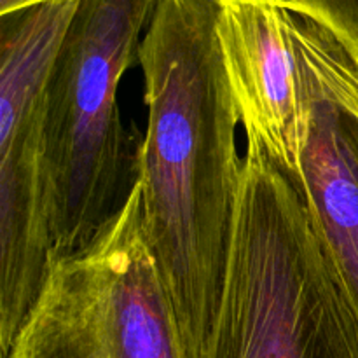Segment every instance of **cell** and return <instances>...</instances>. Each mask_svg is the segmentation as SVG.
Listing matches in <instances>:
<instances>
[{"mask_svg":"<svg viewBox=\"0 0 358 358\" xmlns=\"http://www.w3.org/2000/svg\"><path fill=\"white\" fill-rule=\"evenodd\" d=\"M219 10L220 0H159L138 52L143 224L185 358H198L219 315L243 163Z\"/></svg>","mask_w":358,"mask_h":358,"instance_id":"cell-1","label":"cell"},{"mask_svg":"<svg viewBox=\"0 0 358 358\" xmlns=\"http://www.w3.org/2000/svg\"><path fill=\"white\" fill-rule=\"evenodd\" d=\"M220 310L198 358H358V320L299 185L247 131Z\"/></svg>","mask_w":358,"mask_h":358,"instance_id":"cell-2","label":"cell"},{"mask_svg":"<svg viewBox=\"0 0 358 358\" xmlns=\"http://www.w3.org/2000/svg\"><path fill=\"white\" fill-rule=\"evenodd\" d=\"M157 2L80 0L66 28L45 86L51 259L86 247L138 178L117 91Z\"/></svg>","mask_w":358,"mask_h":358,"instance_id":"cell-3","label":"cell"},{"mask_svg":"<svg viewBox=\"0 0 358 358\" xmlns=\"http://www.w3.org/2000/svg\"><path fill=\"white\" fill-rule=\"evenodd\" d=\"M2 358H185L143 224L142 182L44 283Z\"/></svg>","mask_w":358,"mask_h":358,"instance_id":"cell-4","label":"cell"},{"mask_svg":"<svg viewBox=\"0 0 358 358\" xmlns=\"http://www.w3.org/2000/svg\"><path fill=\"white\" fill-rule=\"evenodd\" d=\"M80 0L0 16V352L37 297L52 250L45 86Z\"/></svg>","mask_w":358,"mask_h":358,"instance_id":"cell-5","label":"cell"},{"mask_svg":"<svg viewBox=\"0 0 358 358\" xmlns=\"http://www.w3.org/2000/svg\"><path fill=\"white\" fill-rule=\"evenodd\" d=\"M303 101L297 185L358 320V49L329 20L292 9Z\"/></svg>","mask_w":358,"mask_h":358,"instance_id":"cell-6","label":"cell"},{"mask_svg":"<svg viewBox=\"0 0 358 358\" xmlns=\"http://www.w3.org/2000/svg\"><path fill=\"white\" fill-rule=\"evenodd\" d=\"M217 31L243 129L257 133L299 182L304 124L292 9L220 0Z\"/></svg>","mask_w":358,"mask_h":358,"instance_id":"cell-7","label":"cell"},{"mask_svg":"<svg viewBox=\"0 0 358 358\" xmlns=\"http://www.w3.org/2000/svg\"><path fill=\"white\" fill-rule=\"evenodd\" d=\"M315 14L331 21L358 49V0H310Z\"/></svg>","mask_w":358,"mask_h":358,"instance_id":"cell-8","label":"cell"},{"mask_svg":"<svg viewBox=\"0 0 358 358\" xmlns=\"http://www.w3.org/2000/svg\"><path fill=\"white\" fill-rule=\"evenodd\" d=\"M245 2H257V3H269V6H278L285 7V9L294 10H311L310 0H245Z\"/></svg>","mask_w":358,"mask_h":358,"instance_id":"cell-9","label":"cell"},{"mask_svg":"<svg viewBox=\"0 0 358 358\" xmlns=\"http://www.w3.org/2000/svg\"><path fill=\"white\" fill-rule=\"evenodd\" d=\"M45 2V0H0V16L14 13V10L24 9V7L35 6V3Z\"/></svg>","mask_w":358,"mask_h":358,"instance_id":"cell-10","label":"cell"}]
</instances>
